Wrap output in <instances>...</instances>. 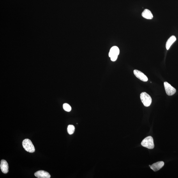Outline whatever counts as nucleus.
Returning a JSON list of instances; mask_svg holds the SVG:
<instances>
[{
    "instance_id": "f257e3e1",
    "label": "nucleus",
    "mask_w": 178,
    "mask_h": 178,
    "mask_svg": "<svg viewBox=\"0 0 178 178\" xmlns=\"http://www.w3.org/2000/svg\"><path fill=\"white\" fill-rule=\"evenodd\" d=\"M22 145L23 147L26 151L30 153H33L35 151V148L31 140L25 139L23 141Z\"/></svg>"
},
{
    "instance_id": "f03ea898",
    "label": "nucleus",
    "mask_w": 178,
    "mask_h": 178,
    "mask_svg": "<svg viewBox=\"0 0 178 178\" xmlns=\"http://www.w3.org/2000/svg\"><path fill=\"white\" fill-rule=\"evenodd\" d=\"M140 98L143 104L145 107H149L152 102V99L146 92H143L140 95Z\"/></svg>"
},
{
    "instance_id": "7ed1b4c3",
    "label": "nucleus",
    "mask_w": 178,
    "mask_h": 178,
    "mask_svg": "<svg viewBox=\"0 0 178 178\" xmlns=\"http://www.w3.org/2000/svg\"><path fill=\"white\" fill-rule=\"evenodd\" d=\"M142 146L149 149H153L154 147L153 138L151 136H149L142 141L141 143Z\"/></svg>"
},
{
    "instance_id": "20e7f679",
    "label": "nucleus",
    "mask_w": 178,
    "mask_h": 178,
    "mask_svg": "<svg viewBox=\"0 0 178 178\" xmlns=\"http://www.w3.org/2000/svg\"><path fill=\"white\" fill-rule=\"evenodd\" d=\"M119 54V50L117 46H114L110 48L109 53V57L113 61H115L117 59L118 56Z\"/></svg>"
},
{
    "instance_id": "39448f33",
    "label": "nucleus",
    "mask_w": 178,
    "mask_h": 178,
    "mask_svg": "<svg viewBox=\"0 0 178 178\" xmlns=\"http://www.w3.org/2000/svg\"><path fill=\"white\" fill-rule=\"evenodd\" d=\"M164 86L166 93L168 95L172 96L176 92V90L167 82L164 83Z\"/></svg>"
},
{
    "instance_id": "423d86ee",
    "label": "nucleus",
    "mask_w": 178,
    "mask_h": 178,
    "mask_svg": "<svg viewBox=\"0 0 178 178\" xmlns=\"http://www.w3.org/2000/svg\"><path fill=\"white\" fill-rule=\"evenodd\" d=\"M134 73L136 77L142 81L146 82L148 80L147 76L140 71L135 70L134 71Z\"/></svg>"
},
{
    "instance_id": "0eeeda50",
    "label": "nucleus",
    "mask_w": 178,
    "mask_h": 178,
    "mask_svg": "<svg viewBox=\"0 0 178 178\" xmlns=\"http://www.w3.org/2000/svg\"><path fill=\"white\" fill-rule=\"evenodd\" d=\"M35 176L38 178H50V175L48 172L45 171H38L34 174Z\"/></svg>"
},
{
    "instance_id": "6e6552de",
    "label": "nucleus",
    "mask_w": 178,
    "mask_h": 178,
    "mask_svg": "<svg viewBox=\"0 0 178 178\" xmlns=\"http://www.w3.org/2000/svg\"><path fill=\"white\" fill-rule=\"evenodd\" d=\"M164 165V163L163 161H159L153 164L151 166L149 165V166L152 170H154V172H156L162 168Z\"/></svg>"
},
{
    "instance_id": "1a4fd4ad",
    "label": "nucleus",
    "mask_w": 178,
    "mask_h": 178,
    "mask_svg": "<svg viewBox=\"0 0 178 178\" xmlns=\"http://www.w3.org/2000/svg\"><path fill=\"white\" fill-rule=\"evenodd\" d=\"M0 167L2 172L4 174H7L8 172L9 166L6 160H1Z\"/></svg>"
},
{
    "instance_id": "9d476101",
    "label": "nucleus",
    "mask_w": 178,
    "mask_h": 178,
    "mask_svg": "<svg viewBox=\"0 0 178 178\" xmlns=\"http://www.w3.org/2000/svg\"><path fill=\"white\" fill-rule=\"evenodd\" d=\"M143 17L147 19H152L153 18V15L151 11L148 9H145L142 13Z\"/></svg>"
},
{
    "instance_id": "9b49d317",
    "label": "nucleus",
    "mask_w": 178,
    "mask_h": 178,
    "mask_svg": "<svg viewBox=\"0 0 178 178\" xmlns=\"http://www.w3.org/2000/svg\"><path fill=\"white\" fill-rule=\"evenodd\" d=\"M176 40V38L175 36H172L168 39L166 43V48L167 50H169L170 46Z\"/></svg>"
},
{
    "instance_id": "f8f14e48",
    "label": "nucleus",
    "mask_w": 178,
    "mask_h": 178,
    "mask_svg": "<svg viewBox=\"0 0 178 178\" xmlns=\"http://www.w3.org/2000/svg\"><path fill=\"white\" fill-rule=\"evenodd\" d=\"M75 130V128L74 126L72 125H69L68 128V133L70 135L72 134L74 132Z\"/></svg>"
},
{
    "instance_id": "ddd939ff",
    "label": "nucleus",
    "mask_w": 178,
    "mask_h": 178,
    "mask_svg": "<svg viewBox=\"0 0 178 178\" xmlns=\"http://www.w3.org/2000/svg\"><path fill=\"white\" fill-rule=\"evenodd\" d=\"M63 107L64 110L66 112H70L71 110V106L68 103H64Z\"/></svg>"
}]
</instances>
